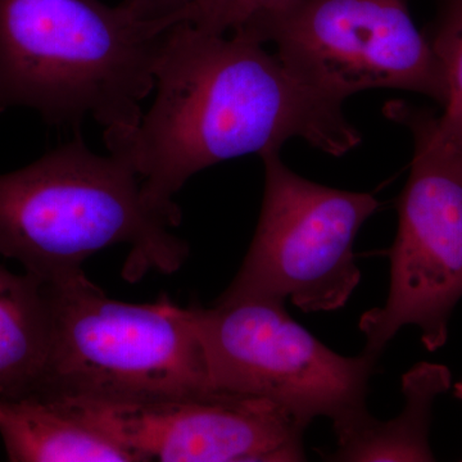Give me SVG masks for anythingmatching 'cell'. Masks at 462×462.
<instances>
[{"label": "cell", "mask_w": 462, "mask_h": 462, "mask_svg": "<svg viewBox=\"0 0 462 462\" xmlns=\"http://www.w3.org/2000/svg\"><path fill=\"white\" fill-rule=\"evenodd\" d=\"M154 79L156 98L141 121L105 130L103 141L158 202L172 203L202 170L281 152L289 139L336 157L361 142L342 102L302 83L278 54L239 33L173 23L163 30Z\"/></svg>", "instance_id": "cell-1"}, {"label": "cell", "mask_w": 462, "mask_h": 462, "mask_svg": "<svg viewBox=\"0 0 462 462\" xmlns=\"http://www.w3.org/2000/svg\"><path fill=\"white\" fill-rule=\"evenodd\" d=\"M175 202L152 199L121 158L100 156L76 134L32 165L0 175V256L45 282L83 272L93 254L130 247L125 273H172L189 247L172 233Z\"/></svg>", "instance_id": "cell-2"}, {"label": "cell", "mask_w": 462, "mask_h": 462, "mask_svg": "<svg viewBox=\"0 0 462 462\" xmlns=\"http://www.w3.org/2000/svg\"><path fill=\"white\" fill-rule=\"evenodd\" d=\"M162 33L100 0H0V115L27 107L53 126H135Z\"/></svg>", "instance_id": "cell-3"}, {"label": "cell", "mask_w": 462, "mask_h": 462, "mask_svg": "<svg viewBox=\"0 0 462 462\" xmlns=\"http://www.w3.org/2000/svg\"><path fill=\"white\" fill-rule=\"evenodd\" d=\"M50 285L54 345L39 400L109 402L214 393L193 306L106 296L84 272Z\"/></svg>", "instance_id": "cell-4"}, {"label": "cell", "mask_w": 462, "mask_h": 462, "mask_svg": "<svg viewBox=\"0 0 462 462\" xmlns=\"http://www.w3.org/2000/svg\"><path fill=\"white\" fill-rule=\"evenodd\" d=\"M385 115L409 127L413 158L398 199V230L389 251L384 306L361 316L365 349L382 355L406 325H416L428 351L446 345L462 298V148L440 138L433 112L396 100Z\"/></svg>", "instance_id": "cell-5"}, {"label": "cell", "mask_w": 462, "mask_h": 462, "mask_svg": "<svg viewBox=\"0 0 462 462\" xmlns=\"http://www.w3.org/2000/svg\"><path fill=\"white\" fill-rule=\"evenodd\" d=\"M261 157L264 191L256 231L217 302L289 298L306 314L342 309L361 282L356 236L378 199L307 180L282 163L279 152Z\"/></svg>", "instance_id": "cell-6"}, {"label": "cell", "mask_w": 462, "mask_h": 462, "mask_svg": "<svg viewBox=\"0 0 462 462\" xmlns=\"http://www.w3.org/2000/svg\"><path fill=\"white\" fill-rule=\"evenodd\" d=\"M191 306L215 391L272 401L306 428L320 416L336 427L369 411L379 355L336 354L275 300Z\"/></svg>", "instance_id": "cell-7"}, {"label": "cell", "mask_w": 462, "mask_h": 462, "mask_svg": "<svg viewBox=\"0 0 462 462\" xmlns=\"http://www.w3.org/2000/svg\"><path fill=\"white\" fill-rule=\"evenodd\" d=\"M236 33L275 45L294 76L331 99L387 88L445 107L442 67L407 0H288Z\"/></svg>", "instance_id": "cell-8"}, {"label": "cell", "mask_w": 462, "mask_h": 462, "mask_svg": "<svg viewBox=\"0 0 462 462\" xmlns=\"http://www.w3.org/2000/svg\"><path fill=\"white\" fill-rule=\"evenodd\" d=\"M142 461H306V427L263 398L214 392L206 396L109 402L58 398Z\"/></svg>", "instance_id": "cell-9"}, {"label": "cell", "mask_w": 462, "mask_h": 462, "mask_svg": "<svg viewBox=\"0 0 462 462\" xmlns=\"http://www.w3.org/2000/svg\"><path fill=\"white\" fill-rule=\"evenodd\" d=\"M54 312L50 285L0 264V398L41 396L50 373Z\"/></svg>", "instance_id": "cell-10"}, {"label": "cell", "mask_w": 462, "mask_h": 462, "mask_svg": "<svg viewBox=\"0 0 462 462\" xmlns=\"http://www.w3.org/2000/svg\"><path fill=\"white\" fill-rule=\"evenodd\" d=\"M452 376L443 365L421 363L402 376L404 407L392 420L382 421L369 411L333 427L337 449L327 461H434L430 445L434 401L451 388Z\"/></svg>", "instance_id": "cell-11"}, {"label": "cell", "mask_w": 462, "mask_h": 462, "mask_svg": "<svg viewBox=\"0 0 462 462\" xmlns=\"http://www.w3.org/2000/svg\"><path fill=\"white\" fill-rule=\"evenodd\" d=\"M0 436L11 461H142L66 407L39 398H0Z\"/></svg>", "instance_id": "cell-12"}, {"label": "cell", "mask_w": 462, "mask_h": 462, "mask_svg": "<svg viewBox=\"0 0 462 462\" xmlns=\"http://www.w3.org/2000/svg\"><path fill=\"white\" fill-rule=\"evenodd\" d=\"M447 84L443 114L436 117L443 141L462 148V0H442L436 23L427 35Z\"/></svg>", "instance_id": "cell-13"}, {"label": "cell", "mask_w": 462, "mask_h": 462, "mask_svg": "<svg viewBox=\"0 0 462 462\" xmlns=\"http://www.w3.org/2000/svg\"><path fill=\"white\" fill-rule=\"evenodd\" d=\"M288 0H194L157 26L158 32L178 23H188L202 32L227 35L240 32L258 18Z\"/></svg>", "instance_id": "cell-14"}, {"label": "cell", "mask_w": 462, "mask_h": 462, "mask_svg": "<svg viewBox=\"0 0 462 462\" xmlns=\"http://www.w3.org/2000/svg\"><path fill=\"white\" fill-rule=\"evenodd\" d=\"M194 0H121L120 7L138 21L157 26L180 12Z\"/></svg>", "instance_id": "cell-15"}, {"label": "cell", "mask_w": 462, "mask_h": 462, "mask_svg": "<svg viewBox=\"0 0 462 462\" xmlns=\"http://www.w3.org/2000/svg\"><path fill=\"white\" fill-rule=\"evenodd\" d=\"M455 397L462 401V382H458L454 389Z\"/></svg>", "instance_id": "cell-16"}]
</instances>
